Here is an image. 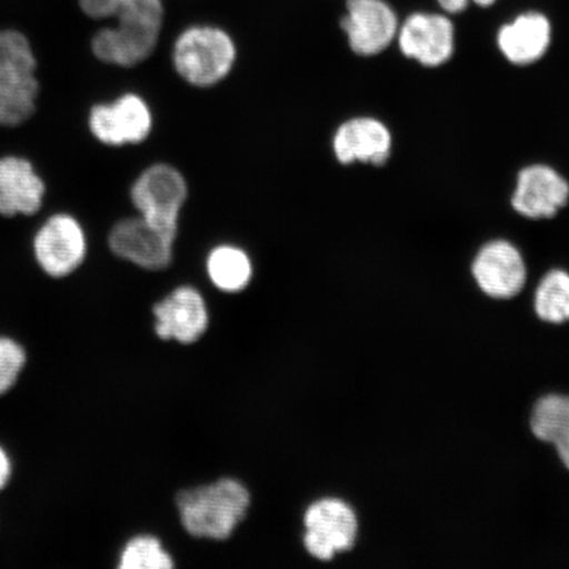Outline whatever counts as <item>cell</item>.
<instances>
[{"label":"cell","instance_id":"cell-1","mask_svg":"<svg viewBox=\"0 0 569 569\" xmlns=\"http://www.w3.org/2000/svg\"><path fill=\"white\" fill-rule=\"evenodd\" d=\"M174 502L178 519L190 538L226 542L244 522L252 497L244 482L222 476L181 489Z\"/></svg>","mask_w":569,"mask_h":569},{"label":"cell","instance_id":"cell-2","mask_svg":"<svg viewBox=\"0 0 569 569\" xmlns=\"http://www.w3.org/2000/svg\"><path fill=\"white\" fill-rule=\"evenodd\" d=\"M118 26L99 31L91 41L92 53L111 66L131 68L154 52L160 39L162 0H139L118 12Z\"/></svg>","mask_w":569,"mask_h":569},{"label":"cell","instance_id":"cell-3","mask_svg":"<svg viewBox=\"0 0 569 569\" xmlns=\"http://www.w3.org/2000/svg\"><path fill=\"white\" fill-rule=\"evenodd\" d=\"M36 67L26 36L0 31V126L17 127L33 116L40 89Z\"/></svg>","mask_w":569,"mask_h":569},{"label":"cell","instance_id":"cell-4","mask_svg":"<svg viewBox=\"0 0 569 569\" xmlns=\"http://www.w3.org/2000/svg\"><path fill=\"white\" fill-rule=\"evenodd\" d=\"M237 54V46L222 28L194 26L178 36L172 59L183 81L211 88L231 73Z\"/></svg>","mask_w":569,"mask_h":569},{"label":"cell","instance_id":"cell-5","mask_svg":"<svg viewBox=\"0 0 569 569\" xmlns=\"http://www.w3.org/2000/svg\"><path fill=\"white\" fill-rule=\"evenodd\" d=\"M360 523L350 503L338 496H322L306 507L302 546L317 565H329L358 543Z\"/></svg>","mask_w":569,"mask_h":569},{"label":"cell","instance_id":"cell-6","mask_svg":"<svg viewBox=\"0 0 569 569\" xmlns=\"http://www.w3.org/2000/svg\"><path fill=\"white\" fill-rule=\"evenodd\" d=\"M187 198V181L180 170L168 163H156L146 169L131 189V201L139 216L174 241Z\"/></svg>","mask_w":569,"mask_h":569},{"label":"cell","instance_id":"cell-7","mask_svg":"<svg viewBox=\"0 0 569 569\" xmlns=\"http://www.w3.org/2000/svg\"><path fill=\"white\" fill-rule=\"evenodd\" d=\"M396 44L405 59L437 69L450 62L457 52V27L443 12L412 11L401 20Z\"/></svg>","mask_w":569,"mask_h":569},{"label":"cell","instance_id":"cell-8","mask_svg":"<svg viewBox=\"0 0 569 569\" xmlns=\"http://www.w3.org/2000/svg\"><path fill=\"white\" fill-rule=\"evenodd\" d=\"M153 331L162 341L191 346L210 326L208 298L193 283H178L152 305Z\"/></svg>","mask_w":569,"mask_h":569},{"label":"cell","instance_id":"cell-9","mask_svg":"<svg viewBox=\"0 0 569 569\" xmlns=\"http://www.w3.org/2000/svg\"><path fill=\"white\" fill-rule=\"evenodd\" d=\"M400 23V16L389 0H346V12L340 19L351 51L367 59L395 44Z\"/></svg>","mask_w":569,"mask_h":569},{"label":"cell","instance_id":"cell-10","mask_svg":"<svg viewBox=\"0 0 569 569\" xmlns=\"http://www.w3.org/2000/svg\"><path fill=\"white\" fill-rule=\"evenodd\" d=\"M33 252L42 272L52 279H66L87 259V234L77 219L57 213L36 234Z\"/></svg>","mask_w":569,"mask_h":569},{"label":"cell","instance_id":"cell-11","mask_svg":"<svg viewBox=\"0 0 569 569\" xmlns=\"http://www.w3.org/2000/svg\"><path fill=\"white\" fill-rule=\"evenodd\" d=\"M569 203V182L547 163H531L519 170L510 206L518 216L530 220H549Z\"/></svg>","mask_w":569,"mask_h":569},{"label":"cell","instance_id":"cell-12","mask_svg":"<svg viewBox=\"0 0 569 569\" xmlns=\"http://www.w3.org/2000/svg\"><path fill=\"white\" fill-rule=\"evenodd\" d=\"M117 258L144 272L159 273L173 262L174 240L166 237L141 216L120 220L109 234Z\"/></svg>","mask_w":569,"mask_h":569},{"label":"cell","instance_id":"cell-13","mask_svg":"<svg viewBox=\"0 0 569 569\" xmlns=\"http://www.w3.org/2000/svg\"><path fill=\"white\" fill-rule=\"evenodd\" d=\"M153 118L149 106L138 94H124L116 102L92 107L89 127L104 146L140 144L151 134Z\"/></svg>","mask_w":569,"mask_h":569},{"label":"cell","instance_id":"cell-14","mask_svg":"<svg viewBox=\"0 0 569 569\" xmlns=\"http://www.w3.org/2000/svg\"><path fill=\"white\" fill-rule=\"evenodd\" d=\"M472 274L483 293L509 300L525 288L528 267L517 246L507 239H493L476 253Z\"/></svg>","mask_w":569,"mask_h":569},{"label":"cell","instance_id":"cell-15","mask_svg":"<svg viewBox=\"0 0 569 569\" xmlns=\"http://www.w3.org/2000/svg\"><path fill=\"white\" fill-rule=\"evenodd\" d=\"M552 39L550 17L539 10H525L498 28L496 46L511 66L525 68L549 53Z\"/></svg>","mask_w":569,"mask_h":569},{"label":"cell","instance_id":"cell-16","mask_svg":"<svg viewBox=\"0 0 569 569\" xmlns=\"http://www.w3.org/2000/svg\"><path fill=\"white\" fill-rule=\"evenodd\" d=\"M332 151L341 166L361 162L381 168L387 166L393 152V134L380 119L351 118L333 134Z\"/></svg>","mask_w":569,"mask_h":569},{"label":"cell","instance_id":"cell-17","mask_svg":"<svg viewBox=\"0 0 569 569\" xmlns=\"http://www.w3.org/2000/svg\"><path fill=\"white\" fill-rule=\"evenodd\" d=\"M46 184L30 161L0 159V216H33L42 206Z\"/></svg>","mask_w":569,"mask_h":569},{"label":"cell","instance_id":"cell-18","mask_svg":"<svg viewBox=\"0 0 569 569\" xmlns=\"http://www.w3.org/2000/svg\"><path fill=\"white\" fill-rule=\"evenodd\" d=\"M204 270L212 288L224 296L244 293L254 279L252 259L243 249L230 244L213 248L206 259Z\"/></svg>","mask_w":569,"mask_h":569},{"label":"cell","instance_id":"cell-19","mask_svg":"<svg viewBox=\"0 0 569 569\" xmlns=\"http://www.w3.org/2000/svg\"><path fill=\"white\" fill-rule=\"evenodd\" d=\"M533 436L557 447L559 457L569 469V397L540 398L531 416Z\"/></svg>","mask_w":569,"mask_h":569},{"label":"cell","instance_id":"cell-20","mask_svg":"<svg viewBox=\"0 0 569 569\" xmlns=\"http://www.w3.org/2000/svg\"><path fill=\"white\" fill-rule=\"evenodd\" d=\"M117 569H176V561L158 536L140 532L126 540Z\"/></svg>","mask_w":569,"mask_h":569},{"label":"cell","instance_id":"cell-21","mask_svg":"<svg viewBox=\"0 0 569 569\" xmlns=\"http://www.w3.org/2000/svg\"><path fill=\"white\" fill-rule=\"evenodd\" d=\"M533 308L545 322L569 320V274L565 270L553 269L543 277L536 291Z\"/></svg>","mask_w":569,"mask_h":569},{"label":"cell","instance_id":"cell-22","mask_svg":"<svg viewBox=\"0 0 569 569\" xmlns=\"http://www.w3.org/2000/svg\"><path fill=\"white\" fill-rule=\"evenodd\" d=\"M27 348L21 341L0 336V397L17 388L28 366Z\"/></svg>","mask_w":569,"mask_h":569},{"label":"cell","instance_id":"cell-23","mask_svg":"<svg viewBox=\"0 0 569 569\" xmlns=\"http://www.w3.org/2000/svg\"><path fill=\"white\" fill-rule=\"evenodd\" d=\"M13 478V461L9 451L0 445V493H3Z\"/></svg>","mask_w":569,"mask_h":569},{"label":"cell","instance_id":"cell-24","mask_svg":"<svg viewBox=\"0 0 569 569\" xmlns=\"http://www.w3.org/2000/svg\"><path fill=\"white\" fill-rule=\"evenodd\" d=\"M436 3L440 12L451 18L461 16L471 7V0H436Z\"/></svg>","mask_w":569,"mask_h":569},{"label":"cell","instance_id":"cell-25","mask_svg":"<svg viewBox=\"0 0 569 569\" xmlns=\"http://www.w3.org/2000/svg\"><path fill=\"white\" fill-rule=\"evenodd\" d=\"M498 3V0H471V4L479 7V9H492Z\"/></svg>","mask_w":569,"mask_h":569},{"label":"cell","instance_id":"cell-26","mask_svg":"<svg viewBox=\"0 0 569 569\" xmlns=\"http://www.w3.org/2000/svg\"><path fill=\"white\" fill-rule=\"evenodd\" d=\"M113 362L117 365V359H113ZM117 376H118V366H117Z\"/></svg>","mask_w":569,"mask_h":569}]
</instances>
